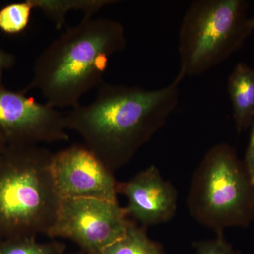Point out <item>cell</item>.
<instances>
[{"label":"cell","instance_id":"1","mask_svg":"<svg viewBox=\"0 0 254 254\" xmlns=\"http://www.w3.org/2000/svg\"><path fill=\"white\" fill-rule=\"evenodd\" d=\"M180 80L158 89L103 82L95 100L64 113L66 129L112 172L131 161L165 125L178 105Z\"/></svg>","mask_w":254,"mask_h":254},{"label":"cell","instance_id":"2","mask_svg":"<svg viewBox=\"0 0 254 254\" xmlns=\"http://www.w3.org/2000/svg\"><path fill=\"white\" fill-rule=\"evenodd\" d=\"M123 25L84 17L42 52L23 92L38 90L54 108L78 106L81 97L103 83L110 57L126 47Z\"/></svg>","mask_w":254,"mask_h":254},{"label":"cell","instance_id":"3","mask_svg":"<svg viewBox=\"0 0 254 254\" xmlns=\"http://www.w3.org/2000/svg\"><path fill=\"white\" fill-rule=\"evenodd\" d=\"M52 155L38 145H7L0 155V242L48 236L62 199Z\"/></svg>","mask_w":254,"mask_h":254},{"label":"cell","instance_id":"4","mask_svg":"<svg viewBox=\"0 0 254 254\" xmlns=\"http://www.w3.org/2000/svg\"><path fill=\"white\" fill-rule=\"evenodd\" d=\"M187 205L197 222L216 234L252 223L254 182L233 147L218 143L207 151L192 177Z\"/></svg>","mask_w":254,"mask_h":254},{"label":"cell","instance_id":"5","mask_svg":"<svg viewBox=\"0 0 254 254\" xmlns=\"http://www.w3.org/2000/svg\"><path fill=\"white\" fill-rule=\"evenodd\" d=\"M246 0H196L179 32L177 78L199 76L242 49L252 35Z\"/></svg>","mask_w":254,"mask_h":254},{"label":"cell","instance_id":"6","mask_svg":"<svg viewBox=\"0 0 254 254\" xmlns=\"http://www.w3.org/2000/svg\"><path fill=\"white\" fill-rule=\"evenodd\" d=\"M129 221L118 202L62 198L48 236L69 239L87 254H98L125 235Z\"/></svg>","mask_w":254,"mask_h":254},{"label":"cell","instance_id":"7","mask_svg":"<svg viewBox=\"0 0 254 254\" xmlns=\"http://www.w3.org/2000/svg\"><path fill=\"white\" fill-rule=\"evenodd\" d=\"M64 113L22 91L7 89L0 77V138L7 145L68 141Z\"/></svg>","mask_w":254,"mask_h":254},{"label":"cell","instance_id":"8","mask_svg":"<svg viewBox=\"0 0 254 254\" xmlns=\"http://www.w3.org/2000/svg\"><path fill=\"white\" fill-rule=\"evenodd\" d=\"M51 170L61 198H89L118 202L113 172L84 144L53 153Z\"/></svg>","mask_w":254,"mask_h":254},{"label":"cell","instance_id":"9","mask_svg":"<svg viewBox=\"0 0 254 254\" xmlns=\"http://www.w3.org/2000/svg\"><path fill=\"white\" fill-rule=\"evenodd\" d=\"M118 193L127 198L125 210L127 217L134 219L145 228L170 221L177 212L176 189L153 165L128 181L118 183Z\"/></svg>","mask_w":254,"mask_h":254},{"label":"cell","instance_id":"10","mask_svg":"<svg viewBox=\"0 0 254 254\" xmlns=\"http://www.w3.org/2000/svg\"><path fill=\"white\" fill-rule=\"evenodd\" d=\"M237 132L248 129L254 120V68L245 63L235 65L227 80Z\"/></svg>","mask_w":254,"mask_h":254},{"label":"cell","instance_id":"11","mask_svg":"<svg viewBox=\"0 0 254 254\" xmlns=\"http://www.w3.org/2000/svg\"><path fill=\"white\" fill-rule=\"evenodd\" d=\"M34 9L41 10L56 25L63 27L66 14L71 11H81L85 17H91L102 8L118 2L115 0H31Z\"/></svg>","mask_w":254,"mask_h":254},{"label":"cell","instance_id":"12","mask_svg":"<svg viewBox=\"0 0 254 254\" xmlns=\"http://www.w3.org/2000/svg\"><path fill=\"white\" fill-rule=\"evenodd\" d=\"M98 254H165L162 246L150 240L145 227L129 221L125 235Z\"/></svg>","mask_w":254,"mask_h":254},{"label":"cell","instance_id":"13","mask_svg":"<svg viewBox=\"0 0 254 254\" xmlns=\"http://www.w3.org/2000/svg\"><path fill=\"white\" fill-rule=\"evenodd\" d=\"M33 9L31 0L3 6L0 9V31L7 35L22 33L29 24Z\"/></svg>","mask_w":254,"mask_h":254},{"label":"cell","instance_id":"14","mask_svg":"<svg viewBox=\"0 0 254 254\" xmlns=\"http://www.w3.org/2000/svg\"><path fill=\"white\" fill-rule=\"evenodd\" d=\"M64 248L60 242L41 243L36 237H18L0 242V254H63Z\"/></svg>","mask_w":254,"mask_h":254},{"label":"cell","instance_id":"15","mask_svg":"<svg viewBox=\"0 0 254 254\" xmlns=\"http://www.w3.org/2000/svg\"><path fill=\"white\" fill-rule=\"evenodd\" d=\"M195 248L196 254H240L227 242L223 233L217 234L212 240L197 242Z\"/></svg>","mask_w":254,"mask_h":254},{"label":"cell","instance_id":"16","mask_svg":"<svg viewBox=\"0 0 254 254\" xmlns=\"http://www.w3.org/2000/svg\"><path fill=\"white\" fill-rule=\"evenodd\" d=\"M250 136L243 161L246 170L254 182V120L250 127Z\"/></svg>","mask_w":254,"mask_h":254},{"label":"cell","instance_id":"17","mask_svg":"<svg viewBox=\"0 0 254 254\" xmlns=\"http://www.w3.org/2000/svg\"><path fill=\"white\" fill-rule=\"evenodd\" d=\"M16 58L14 55L0 48V73L14 66Z\"/></svg>","mask_w":254,"mask_h":254},{"label":"cell","instance_id":"18","mask_svg":"<svg viewBox=\"0 0 254 254\" xmlns=\"http://www.w3.org/2000/svg\"><path fill=\"white\" fill-rule=\"evenodd\" d=\"M7 145L6 144V143L1 138H0V155L2 154L3 152L5 150V148H6Z\"/></svg>","mask_w":254,"mask_h":254},{"label":"cell","instance_id":"19","mask_svg":"<svg viewBox=\"0 0 254 254\" xmlns=\"http://www.w3.org/2000/svg\"><path fill=\"white\" fill-rule=\"evenodd\" d=\"M250 23L251 27L252 28V29L254 30V16L252 18H250Z\"/></svg>","mask_w":254,"mask_h":254}]
</instances>
